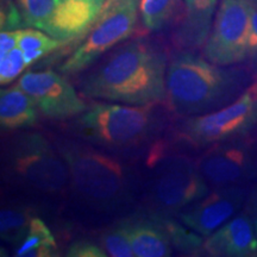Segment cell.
I'll use <instances>...</instances> for the list:
<instances>
[{
	"label": "cell",
	"mask_w": 257,
	"mask_h": 257,
	"mask_svg": "<svg viewBox=\"0 0 257 257\" xmlns=\"http://www.w3.org/2000/svg\"><path fill=\"white\" fill-rule=\"evenodd\" d=\"M159 216L168 231L173 248H175L180 252L187 253V255H195L201 250L204 251L205 240H202L201 234L188 229L184 224L170 219L168 216H162V214H159Z\"/></svg>",
	"instance_id": "7402d4cb"
},
{
	"label": "cell",
	"mask_w": 257,
	"mask_h": 257,
	"mask_svg": "<svg viewBox=\"0 0 257 257\" xmlns=\"http://www.w3.org/2000/svg\"><path fill=\"white\" fill-rule=\"evenodd\" d=\"M19 30L2 31L0 35V57L5 56L14 48L18 47Z\"/></svg>",
	"instance_id": "f1b7e54d"
},
{
	"label": "cell",
	"mask_w": 257,
	"mask_h": 257,
	"mask_svg": "<svg viewBox=\"0 0 257 257\" xmlns=\"http://www.w3.org/2000/svg\"><path fill=\"white\" fill-rule=\"evenodd\" d=\"M147 157V167L154 174L144 186L146 199L155 214L182 212L210 193L197 165L186 156H167L162 141L150 148Z\"/></svg>",
	"instance_id": "8992f818"
},
{
	"label": "cell",
	"mask_w": 257,
	"mask_h": 257,
	"mask_svg": "<svg viewBox=\"0 0 257 257\" xmlns=\"http://www.w3.org/2000/svg\"><path fill=\"white\" fill-rule=\"evenodd\" d=\"M101 6L93 0H64L56 5L43 31L59 41L72 40L96 21Z\"/></svg>",
	"instance_id": "9a60e30c"
},
{
	"label": "cell",
	"mask_w": 257,
	"mask_h": 257,
	"mask_svg": "<svg viewBox=\"0 0 257 257\" xmlns=\"http://www.w3.org/2000/svg\"><path fill=\"white\" fill-rule=\"evenodd\" d=\"M138 0H123L101 9L86 40L60 67L64 76H75L96 62L106 51L131 36L137 25Z\"/></svg>",
	"instance_id": "ba28073f"
},
{
	"label": "cell",
	"mask_w": 257,
	"mask_h": 257,
	"mask_svg": "<svg viewBox=\"0 0 257 257\" xmlns=\"http://www.w3.org/2000/svg\"><path fill=\"white\" fill-rule=\"evenodd\" d=\"M249 192L244 186L216 187L180 212V221L188 229L208 237L245 206Z\"/></svg>",
	"instance_id": "7c38bea8"
},
{
	"label": "cell",
	"mask_w": 257,
	"mask_h": 257,
	"mask_svg": "<svg viewBox=\"0 0 257 257\" xmlns=\"http://www.w3.org/2000/svg\"><path fill=\"white\" fill-rule=\"evenodd\" d=\"M62 2H64V0H56V5L59 4V3H62Z\"/></svg>",
	"instance_id": "d6a6232c"
},
{
	"label": "cell",
	"mask_w": 257,
	"mask_h": 257,
	"mask_svg": "<svg viewBox=\"0 0 257 257\" xmlns=\"http://www.w3.org/2000/svg\"><path fill=\"white\" fill-rule=\"evenodd\" d=\"M38 120V107L27 92L18 86L2 89L0 125L3 130L16 131L32 127Z\"/></svg>",
	"instance_id": "e0dca14e"
},
{
	"label": "cell",
	"mask_w": 257,
	"mask_h": 257,
	"mask_svg": "<svg viewBox=\"0 0 257 257\" xmlns=\"http://www.w3.org/2000/svg\"><path fill=\"white\" fill-rule=\"evenodd\" d=\"M184 11L182 0H141L142 23L149 31H162L174 27Z\"/></svg>",
	"instance_id": "ac0fdd59"
},
{
	"label": "cell",
	"mask_w": 257,
	"mask_h": 257,
	"mask_svg": "<svg viewBox=\"0 0 257 257\" xmlns=\"http://www.w3.org/2000/svg\"><path fill=\"white\" fill-rule=\"evenodd\" d=\"M170 55L157 41L136 38L102 55L80 73L82 95L125 105L166 100V75Z\"/></svg>",
	"instance_id": "6da1fadb"
},
{
	"label": "cell",
	"mask_w": 257,
	"mask_h": 257,
	"mask_svg": "<svg viewBox=\"0 0 257 257\" xmlns=\"http://www.w3.org/2000/svg\"><path fill=\"white\" fill-rule=\"evenodd\" d=\"M163 101L147 105L94 102L70 124L74 136L92 146L118 155L131 157L152 148L169 119Z\"/></svg>",
	"instance_id": "277c9868"
},
{
	"label": "cell",
	"mask_w": 257,
	"mask_h": 257,
	"mask_svg": "<svg viewBox=\"0 0 257 257\" xmlns=\"http://www.w3.org/2000/svg\"><path fill=\"white\" fill-rule=\"evenodd\" d=\"M17 257H51L57 256V244L46 223L40 218L31 219L29 232L18 245Z\"/></svg>",
	"instance_id": "d6986e66"
},
{
	"label": "cell",
	"mask_w": 257,
	"mask_h": 257,
	"mask_svg": "<svg viewBox=\"0 0 257 257\" xmlns=\"http://www.w3.org/2000/svg\"><path fill=\"white\" fill-rule=\"evenodd\" d=\"M250 216H256L257 214V185L249 192L248 199L245 202V210Z\"/></svg>",
	"instance_id": "f546056e"
},
{
	"label": "cell",
	"mask_w": 257,
	"mask_h": 257,
	"mask_svg": "<svg viewBox=\"0 0 257 257\" xmlns=\"http://www.w3.org/2000/svg\"><path fill=\"white\" fill-rule=\"evenodd\" d=\"M204 251L216 257H246L257 252V237L253 218L246 211L236 214L208 236Z\"/></svg>",
	"instance_id": "4fadbf2b"
},
{
	"label": "cell",
	"mask_w": 257,
	"mask_h": 257,
	"mask_svg": "<svg viewBox=\"0 0 257 257\" xmlns=\"http://www.w3.org/2000/svg\"><path fill=\"white\" fill-rule=\"evenodd\" d=\"M217 0H185L184 11L174 25L172 42L178 50L204 47L214 21Z\"/></svg>",
	"instance_id": "5bb4252c"
},
{
	"label": "cell",
	"mask_w": 257,
	"mask_h": 257,
	"mask_svg": "<svg viewBox=\"0 0 257 257\" xmlns=\"http://www.w3.org/2000/svg\"><path fill=\"white\" fill-rule=\"evenodd\" d=\"M181 119L175 135L191 147L206 149L248 136L257 126V76L236 100L220 110Z\"/></svg>",
	"instance_id": "52a82bcc"
},
{
	"label": "cell",
	"mask_w": 257,
	"mask_h": 257,
	"mask_svg": "<svg viewBox=\"0 0 257 257\" xmlns=\"http://www.w3.org/2000/svg\"><path fill=\"white\" fill-rule=\"evenodd\" d=\"M30 212L22 205H5L0 214V232L2 240L19 245L29 232L31 219Z\"/></svg>",
	"instance_id": "ffe728a7"
},
{
	"label": "cell",
	"mask_w": 257,
	"mask_h": 257,
	"mask_svg": "<svg viewBox=\"0 0 257 257\" xmlns=\"http://www.w3.org/2000/svg\"><path fill=\"white\" fill-rule=\"evenodd\" d=\"M62 41L51 37L50 35L43 34L35 29H25L19 30L18 47L24 54L25 62L29 64L36 62L42 56L47 55L50 51L55 50L62 44Z\"/></svg>",
	"instance_id": "44dd1931"
},
{
	"label": "cell",
	"mask_w": 257,
	"mask_h": 257,
	"mask_svg": "<svg viewBox=\"0 0 257 257\" xmlns=\"http://www.w3.org/2000/svg\"><path fill=\"white\" fill-rule=\"evenodd\" d=\"M250 17V0H221L202 47V56L219 66H236L246 61Z\"/></svg>",
	"instance_id": "9c48e42d"
},
{
	"label": "cell",
	"mask_w": 257,
	"mask_h": 257,
	"mask_svg": "<svg viewBox=\"0 0 257 257\" xmlns=\"http://www.w3.org/2000/svg\"><path fill=\"white\" fill-rule=\"evenodd\" d=\"M255 256H257V252H256V255H255Z\"/></svg>",
	"instance_id": "836d02e7"
},
{
	"label": "cell",
	"mask_w": 257,
	"mask_h": 257,
	"mask_svg": "<svg viewBox=\"0 0 257 257\" xmlns=\"http://www.w3.org/2000/svg\"><path fill=\"white\" fill-rule=\"evenodd\" d=\"M135 256L165 257L173 252L172 240L159 214L121 221Z\"/></svg>",
	"instance_id": "2e32d148"
},
{
	"label": "cell",
	"mask_w": 257,
	"mask_h": 257,
	"mask_svg": "<svg viewBox=\"0 0 257 257\" xmlns=\"http://www.w3.org/2000/svg\"><path fill=\"white\" fill-rule=\"evenodd\" d=\"M195 165L208 185L245 186L257 179V147L244 138L213 144Z\"/></svg>",
	"instance_id": "30bf717a"
},
{
	"label": "cell",
	"mask_w": 257,
	"mask_h": 257,
	"mask_svg": "<svg viewBox=\"0 0 257 257\" xmlns=\"http://www.w3.org/2000/svg\"><path fill=\"white\" fill-rule=\"evenodd\" d=\"M252 80L250 68L219 66L193 50H178L167 68L166 104L179 118L211 113L236 100Z\"/></svg>",
	"instance_id": "3957f363"
},
{
	"label": "cell",
	"mask_w": 257,
	"mask_h": 257,
	"mask_svg": "<svg viewBox=\"0 0 257 257\" xmlns=\"http://www.w3.org/2000/svg\"><path fill=\"white\" fill-rule=\"evenodd\" d=\"M24 25L44 30L56 8V0H17Z\"/></svg>",
	"instance_id": "603a6c76"
},
{
	"label": "cell",
	"mask_w": 257,
	"mask_h": 257,
	"mask_svg": "<svg viewBox=\"0 0 257 257\" xmlns=\"http://www.w3.org/2000/svg\"><path fill=\"white\" fill-rule=\"evenodd\" d=\"M3 172L12 185L35 195L56 198L70 187L68 165L50 141L38 133H17L3 144Z\"/></svg>",
	"instance_id": "5b68a950"
},
{
	"label": "cell",
	"mask_w": 257,
	"mask_h": 257,
	"mask_svg": "<svg viewBox=\"0 0 257 257\" xmlns=\"http://www.w3.org/2000/svg\"><path fill=\"white\" fill-rule=\"evenodd\" d=\"M67 256L72 257H106L108 256L104 248L88 239H80L73 242L67 250Z\"/></svg>",
	"instance_id": "484cf974"
},
{
	"label": "cell",
	"mask_w": 257,
	"mask_h": 257,
	"mask_svg": "<svg viewBox=\"0 0 257 257\" xmlns=\"http://www.w3.org/2000/svg\"><path fill=\"white\" fill-rule=\"evenodd\" d=\"M120 2H123V0H105L104 4H102V6H101V9H107V8H110V6L117 4V3H120Z\"/></svg>",
	"instance_id": "4dcf8cb0"
},
{
	"label": "cell",
	"mask_w": 257,
	"mask_h": 257,
	"mask_svg": "<svg viewBox=\"0 0 257 257\" xmlns=\"http://www.w3.org/2000/svg\"><path fill=\"white\" fill-rule=\"evenodd\" d=\"M23 23L21 12L18 8L12 4L10 0L3 3L2 6V31H10L15 30L19 25ZM24 24V23H23Z\"/></svg>",
	"instance_id": "83f0119b"
},
{
	"label": "cell",
	"mask_w": 257,
	"mask_h": 257,
	"mask_svg": "<svg viewBox=\"0 0 257 257\" xmlns=\"http://www.w3.org/2000/svg\"><path fill=\"white\" fill-rule=\"evenodd\" d=\"M27 66L28 64L25 62L24 54L21 48H14L5 56L0 57V83L4 86L14 81Z\"/></svg>",
	"instance_id": "d4e9b609"
},
{
	"label": "cell",
	"mask_w": 257,
	"mask_h": 257,
	"mask_svg": "<svg viewBox=\"0 0 257 257\" xmlns=\"http://www.w3.org/2000/svg\"><path fill=\"white\" fill-rule=\"evenodd\" d=\"M253 225H255V231H256V237H257V214L256 216H253Z\"/></svg>",
	"instance_id": "1f68e13d"
},
{
	"label": "cell",
	"mask_w": 257,
	"mask_h": 257,
	"mask_svg": "<svg viewBox=\"0 0 257 257\" xmlns=\"http://www.w3.org/2000/svg\"><path fill=\"white\" fill-rule=\"evenodd\" d=\"M251 3V17H250V34L248 43L249 68L257 72V0H250Z\"/></svg>",
	"instance_id": "4316f807"
},
{
	"label": "cell",
	"mask_w": 257,
	"mask_h": 257,
	"mask_svg": "<svg viewBox=\"0 0 257 257\" xmlns=\"http://www.w3.org/2000/svg\"><path fill=\"white\" fill-rule=\"evenodd\" d=\"M55 144L68 165L69 189L81 205L99 213H114L138 200L143 186L137 168L126 159L75 138Z\"/></svg>",
	"instance_id": "7a4b0ae2"
},
{
	"label": "cell",
	"mask_w": 257,
	"mask_h": 257,
	"mask_svg": "<svg viewBox=\"0 0 257 257\" xmlns=\"http://www.w3.org/2000/svg\"><path fill=\"white\" fill-rule=\"evenodd\" d=\"M100 244L107 255L113 257H133L135 256L130 239L121 221L101 234Z\"/></svg>",
	"instance_id": "cb8c5ba5"
},
{
	"label": "cell",
	"mask_w": 257,
	"mask_h": 257,
	"mask_svg": "<svg viewBox=\"0 0 257 257\" xmlns=\"http://www.w3.org/2000/svg\"><path fill=\"white\" fill-rule=\"evenodd\" d=\"M17 83L31 96L38 110L50 119H72L87 110V105L75 88L63 75L53 70L27 72Z\"/></svg>",
	"instance_id": "8fae6325"
}]
</instances>
